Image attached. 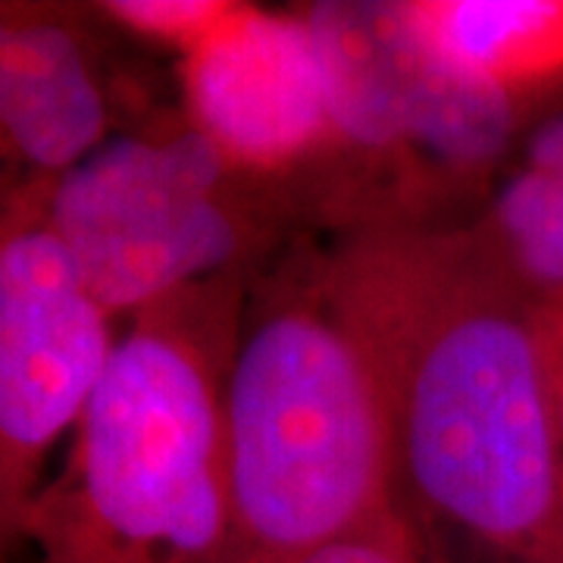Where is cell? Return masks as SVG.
<instances>
[{
	"instance_id": "6da1fadb",
	"label": "cell",
	"mask_w": 563,
	"mask_h": 563,
	"mask_svg": "<svg viewBox=\"0 0 563 563\" xmlns=\"http://www.w3.org/2000/svg\"><path fill=\"white\" fill-rule=\"evenodd\" d=\"M325 254L383 391L407 517L485 563H563V426L536 303L470 222L339 235Z\"/></svg>"
},
{
	"instance_id": "7a4b0ae2",
	"label": "cell",
	"mask_w": 563,
	"mask_h": 563,
	"mask_svg": "<svg viewBox=\"0 0 563 563\" xmlns=\"http://www.w3.org/2000/svg\"><path fill=\"white\" fill-rule=\"evenodd\" d=\"M254 273L129 320L66 461L29 507L22 542L41 563H222L225 385Z\"/></svg>"
},
{
	"instance_id": "3957f363",
	"label": "cell",
	"mask_w": 563,
	"mask_h": 563,
	"mask_svg": "<svg viewBox=\"0 0 563 563\" xmlns=\"http://www.w3.org/2000/svg\"><path fill=\"white\" fill-rule=\"evenodd\" d=\"M222 563H307L404 514L383 391L332 295L322 235L251 279L225 385Z\"/></svg>"
},
{
	"instance_id": "277c9868",
	"label": "cell",
	"mask_w": 563,
	"mask_h": 563,
	"mask_svg": "<svg viewBox=\"0 0 563 563\" xmlns=\"http://www.w3.org/2000/svg\"><path fill=\"white\" fill-rule=\"evenodd\" d=\"M303 10L332 98L329 147L291 188L307 229L339 239L476 220L539 122L435 60L401 0H320Z\"/></svg>"
},
{
	"instance_id": "5b68a950",
	"label": "cell",
	"mask_w": 563,
	"mask_h": 563,
	"mask_svg": "<svg viewBox=\"0 0 563 563\" xmlns=\"http://www.w3.org/2000/svg\"><path fill=\"white\" fill-rule=\"evenodd\" d=\"M51 222L113 320L310 235L291 188L232 169L181 113L110 135L57 176Z\"/></svg>"
},
{
	"instance_id": "8992f818",
	"label": "cell",
	"mask_w": 563,
	"mask_h": 563,
	"mask_svg": "<svg viewBox=\"0 0 563 563\" xmlns=\"http://www.w3.org/2000/svg\"><path fill=\"white\" fill-rule=\"evenodd\" d=\"M51 181L0 163V554L22 548L54 444L117 347L113 317L51 222Z\"/></svg>"
},
{
	"instance_id": "52a82bcc",
	"label": "cell",
	"mask_w": 563,
	"mask_h": 563,
	"mask_svg": "<svg viewBox=\"0 0 563 563\" xmlns=\"http://www.w3.org/2000/svg\"><path fill=\"white\" fill-rule=\"evenodd\" d=\"M179 113L251 179L295 188L332 139L329 73L303 7L247 3L179 60Z\"/></svg>"
},
{
	"instance_id": "ba28073f",
	"label": "cell",
	"mask_w": 563,
	"mask_h": 563,
	"mask_svg": "<svg viewBox=\"0 0 563 563\" xmlns=\"http://www.w3.org/2000/svg\"><path fill=\"white\" fill-rule=\"evenodd\" d=\"M95 7L0 0V163L57 179L113 135Z\"/></svg>"
},
{
	"instance_id": "9c48e42d",
	"label": "cell",
	"mask_w": 563,
	"mask_h": 563,
	"mask_svg": "<svg viewBox=\"0 0 563 563\" xmlns=\"http://www.w3.org/2000/svg\"><path fill=\"white\" fill-rule=\"evenodd\" d=\"M420 44L532 122L563 107V0H401Z\"/></svg>"
},
{
	"instance_id": "30bf717a",
	"label": "cell",
	"mask_w": 563,
	"mask_h": 563,
	"mask_svg": "<svg viewBox=\"0 0 563 563\" xmlns=\"http://www.w3.org/2000/svg\"><path fill=\"white\" fill-rule=\"evenodd\" d=\"M470 229L529 301H563V107L526 135Z\"/></svg>"
},
{
	"instance_id": "8fae6325",
	"label": "cell",
	"mask_w": 563,
	"mask_h": 563,
	"mask_svg": "<svg viewBox=\"0 0 563 563\" xmlns=\"http://www.w3.org/2000/svg\"><path fill=\"white\" fill-rule=\"evenodd\" d=\"M244 0H103L91 3L101 22L122 35L188 57L235 20Z\"/></svg>"
},
{
	"instance_id": "7c38bea8",
	"label": "cell",
	"mask_w": 563,
	"mask_h": 563,
	"mask_svg": "<svg viewBox=\"0 0 563 563\" xmlns=\"http://www.w3.org/2000/svg\"><path fill=\"white\" fill-rule=\"evenodd\" d=\"M307 563H429V542L407 510Z\"/></svg>"
},
{
	"instance_id": "4fadbf2b",
	"label": "cell",
	"mask_w": 563,
	"mask_h": 563,
	"mask_svg": "<svg viewBox=\"0 0 563 563\" xmlns=\"http://www.w3.org/2000/svg\"><path fill=\"white\" fill-rule=\"evenodd\" d=\"M536 320H539V339H542L551 398H554L558 420L563 426V301L536 303Z\"/></svg>"
},
{
	"instance_id": "5bb4252c",
	"label": "cell",
	"mask_w": 563,
	"mask_h": 563,
	"mask_svg": "<svg viewBox=\"0 0 563 563\" xmlns=\"http://www.w3.org/2000/svg\"><path fill=\"white\" fill-rule=\"evenodd\" d=\"M429 542V539H426ZM429 563H461L451 551H444V548H439L435 542H429Z\"/></svg>"
},
{
	"instance_id": "9a60e30c",
	"label": "cell",
	"mask_w": 563,
	"mask_h": 563,
	"mask_svg": "<svg viewBox=\"0 0 563 563\" xmlns=\"http://www.w3.org/2000/svg\"><path fill=\"white\" fill-rule=\"evenodd\" d=\"M0 563H10V558H3V554H0Z\"/></svg>"
}]
</instances>
